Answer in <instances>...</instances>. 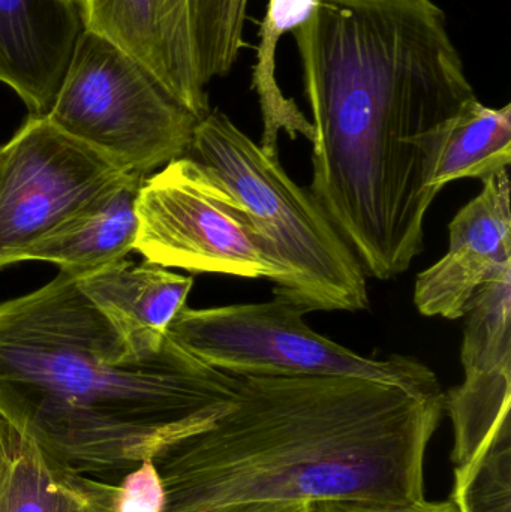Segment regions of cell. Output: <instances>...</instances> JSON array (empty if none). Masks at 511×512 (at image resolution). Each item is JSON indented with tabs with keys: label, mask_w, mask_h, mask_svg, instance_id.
Instances as JSON below:
<instances>
[{
	"label": "cell",
	"mask_w": 511,
	"mask_h": 512,
	"mask_svg": "<svg viewBox=\"0 0 511 512\" xmlns=\"http://www.w3.org/2000/svg\"><path fill=\"white\" fill-rule=\"evenodd\" d=\"M311 105L309 192L363 270L422 254L435 156L476 92L434 0H317L293 30Z\"/></svg>",
	"instance_id": "1"
},
{
	"label": "cell",
	"mask_w": 511,
	"mask_h": 512,
	"mask_svg": "<svg viewBox=\"0 0 511 512\" xmlns=\"http://www.w3.org/2000/svg\"><path fill=\"white\" fill-rule=\"evenodd\" d=\"M444 397L354 376L239 378L212 426L152 462L162 508L251 502L425 501V457Z\"/></svg>",
	"instance_id": "2"
},
{
	"label": "cell",
	"mask_w": 511,
	"mask_h": 512,
	"mask_svg": "<svg viewBox=\"0 0 511 512\" xmlns=\"http://www.w3.org/2000/svg\"><path fill=\"white\" fill-rule=\"evenodd\" d=\"M237 387L170 337L135 351L65 271L0 301V418L71 474L120 480L212 426Z\"/></svg>",
	"instance_id": "3"
},
{
	"label": "cell",
	"mask_w": 511,
	"mask_h": 512,
	"mask_svg": "<svg viewBox=\"0 0 511 512\" xmlns=\"http://www.w3.org/2000/svg\"><path fill=\"white\" fill-rule=\"evenodd\" d=\"M188 156L212 168L245 207L261 251L275 267L273 294L305 313L369 307L368 276L311 192L290 179L227 114L198 120Z\"/></svg>",
	"instance_id": "4"
},
{
	"label": "cell",
	"mask_w": 511,
	"mask_h": 512,
	"mask_svg": "<svg viewBox=\"0 0 511 512\" xmlns=\"http://www.w3.org/2000/svg\"><path fill=\"white\" fill-rule=\"evenodd\" d=\"M284 298L264 303L189 309L168 327L171 340L203 363L246 378L354 376L398 385L423 397H444L437 375L413 357H363L321 334Z\"/></svg>",
	"instance_id": "5"
},
{
	"label": "cell",
	"mask_w": 511,
	"mask_h": 512,
	"mask_svg": "<svg viewBox=\"0 0 511 512\" xmlns=\"http://www.w3.org/2000/svg\"><path fill=\"white\" fill-rule=\"evenodd\" d=\"M47 119L144 177L188 155L198 123L134 57L87 29Z\"/></svg>",
	"instance_id": "6"
},
{
	"label": "cell",
	"mask_w": 511,
	"mask_h": 512,
	"mask_svg": "<svg viewBox=\"0 0 511 512\" xmlns=\"http://www.w3.org/2000/svg\"><path fill=\"white\" fill-rule=\"evenodd\" d=\"M128 174L47 116L27 117L0 147V268L81 221Z\"/></svg>",
	"instance_id": "7"
},
{
	"label": "cell",
	"mask_w": 511,
	"mask_h": 512,
	"mask_svg": "<svg viewBox=\"0 0 511 512\" xmlns=\"http://www.w3.org/2000/svg\"><path fill=\"white\" fill-rule=\"evenodd\" d=\"M137 215L135 251L152 264L275 280L245 207L212 168L191 156L144 179Z\"/></svg>",
	"instance_id": "8"
},
{
	"label": "cell",
	"mask_w": 511,
	"mask_h": 512,
	"mask_svg": "<svg viewBox=\"0 0 511 512\" xmlns=\"http://www.w3.org/2000/svg\"><path fill=\"white\" fill-rule=\"evenodd\" d=\"M465 318L461 351L465 381L444 394V411L455 430L456 468L468 465L510 421L511 274L488 283Z\"/></svg>",
	"instance_id": "9"
},
{
	"label": "cell",
	"mask_w": 511,
	"mask_h": 512,
	"mask_svg": "<svg viewBox=\"0 0 511 512\" xmlns=\"http://www.w3.org/2000/svg\"><path fill=\"white\" fill-rule=\"evenodd\" d=\"M200 0H83L84 29L134 57L198 120L210 113L198 59Z\"/></svg>",
	"instance_id": "10"
},
{
	"label": "cell",
	"mask_w": 511,
	"mask_h": 512,
	"mask_svg": "<svg viewBox=\"0 0 511 512\" xmlns=\"http://www.w3.org/2000/svg\"><path fill=\"white\" fill-rule=\"evenodd\" d=\"M510 177L483 180V189L449 225V251L417 276L414 304L425 316L465 318L488 283L511 274Z\"/></svg>",
	"instance_id": "11"
},
{
	"label": "cell",
	"mask_w": 511,
	"mask_h": 512,
	"mask_svg": "<svg viewBox=\"0 0 511 512\" xmlns=\"http://www.w3.org/2000/svg\"><path fill=\"white\" fill-rule=\"evenodd\" d=\"M83 30V0H0V83L29 116H47Z\"/></svg>",
	"instance_id": "12"
},
{
	"label": "cell",
	"mask_w": 511,
	"mask_h": 512,
	"mask_svg": "<svg viewBox=\"0 0 511 512\" xmlns=\"http://www.w3.org/2000/svg\"><path fill=\"white\" fill-rule=\"evenodd\" d=\"M87 300L141 354L161 348L177 313L186 306L194 279L146 261L122 259L75 277Z\"/></svg>",
	"instance_id": "13"
},
{
	"label": "cell",
	"mask_w": 511,
	"mask_h": 512,
	"mask_svg": "<svg viewBox=\"0 0 511 512\" xmlns=\"http://www.w3.org/2000/svg\"><path fill=\"white\" fill-rule=\"evenodd\" d=\"M117 481L63 471L3 423L0 512H114Z\"/></svg>",
	"instance_id": "14"
},
{
	"label": "cell",
	"mask_w": 511,
	"mask_h": 512,
	"mask_svg": "<svg viewBox=\"0 0 511 512\" xmlns=\"http://www.w3.org/2000/svg\"><path fill=\"white\" fill-rule=\"evenodd\" d=\"M144 179L128 174L95 210L39 243L26 261L51 262L60 271L80 277L126 259L137 243V203Z\"/></svg>",
	"instance_id": "15"
},
{
	"label": "cell",
	"mask_w": 511,
	"mask_h": 512,
	"mask_svg": "<svg viewBox=\"0 0 511 512\" xmlns=\"http://www.w3.org/2000/svg\"><path fill=\"white\" fill-rule=\"evenodd\" d=\"M511 105L492 108L468 102L452 120L435 156L431 186L440 192L459 179L486 180L509 168Z\"/></svg>",
	"instance_id": "16"
},
{
	"label": "cell",
	"mask_w": 511,
	"mask_h": 512,
	"mask_svg": "<svg viewBox=\"0 0 511 512\" xmlns=\"http://www.w3.org/2000/svg\"><path fill=\"white\" fill-rule=\"evenodd\" d=\"M317 0H269L266 14L258 30L257 62L252 74V89L260 99L264 119L263 147L267 152L278 153L279 129H285L291 138L297 134L314 140L312 123L291 99H287L276 81V48L284 33L303 26L314 14Z\"/></svg>",
	"instance_id": "17"
},
{
	"label": "cell",
	"mask_w": 511,
	"mask_h": 512,
	"mask_svg": "<svg viewBox=\"0 0 511 512\" xmlns=\"http://www.w3.org/2000/svg\"><path fill=\"white\" fill-rule=\"evenodd\" d=\"M459 512H511V427H500L468 465L455 468Z\"/></svg>",
	"instance_id": "18"
},
{
	"label": "cell",
	"mask_w": 511,
	"mask_h": 512,
	"mask_svg": "<svg viewBox=\"0 0 511 512\" xmlns=\"http://www.w3.org/2000/svg\"><path fill=\"white\" fill-rule=\"evenodd\" d=\"M249 0H200L197 17L201 77H227L245 47L243 29Z\"/></svg>",
	"instance_id": "19"
},
{
	"label": "cell",
	"mask_w": 511,
	"mask_h": 512,
	"mask_svg": "<svg viewBox=\"0 0 511 512\" xmlns=\"http://www.w3.org/2000/svg\"><path fill=\"white\" fill-rule=\"evenodd\" d=\"M164 489L152 459L117 480L114 512H159Z\"/></svg>",
	"instance_id": "20"
},
{
	"label": "cell",
	"mask_w": 511,
	"mask_h": 512,
	"mask_svg": "<svg viewBox=\"0 0 511 512\" xmlns=\"http://www.w3.org/2000/svg\"><path fill=\"white\" fill-rule=\"evenodd\" d=\"M308 512H459L452 499L446 502L315 501L309 502Z\"/></svg>",
	"instance_id": "21"
},
{
	"label": "cell",
	"mask_w": 511,
	"mask_h": 512,
	"mask_svg": "<svg viewBox=\"0 0 511 512\" xmlns=\"http://www.w3.org/2000/svg\"><path fill=\"white\" fill-rule=\"evenodd\" d=\"M159 512H308V502H251V504L225 505V507L195 511L161 508Z\"/></svg>",
	"instance_id": "22"
},
{
	"label": "cell",
	"mask_w": 511,
	"mask_h": 512,
	"mask_svg": "<svg viewBox=\"0 0 511 512\" xmlns=\"http://www.w3.org/2000/svg\"><path fill=\"white\" fill-rule=\"evenodd\" d=\"M2 445H3V421L0 418V453H2Z\"/></svg>",
	"instance_id": "23"
}]
</instances>
